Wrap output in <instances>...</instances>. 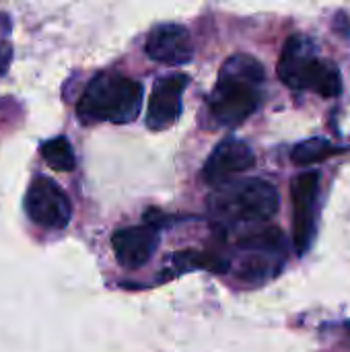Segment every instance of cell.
<instances>
[{
    "mask_svg": "<svg viewBox=\"0 0 350 352\" xmlns=\"http://www.w3.org/2000/svg\"><path fill=\"white\" fill-rule=\"evenodd\" d=\"M264 82L262 64L248 54L231 56L219 72L208 107L217 124L233 128L245 122L260 105V85Z\"/></svg>",
    "mask_w": 350,
    "mask_h": 352,
    "instance_id": "cell-1",
    "label": "cell"
},
{
    "mask_svg": "<svg viewBox=\"0 0 350 352\" xmlns=\"http://www.w3.org/2000/svg\"><path fill=\"white\" fill-rule=\"evenodd\" d=\"M142 95L144 89L138 80L116 72H101L80 95L76 103V116L85 124H130L140 111Z\"/></svg>",
    "mask_w": 350,
    "mask_h": 352,
    "instance_id": "cell-2",
    "label": "cell"
},
{
    "mask_svg": "<svg viewBox=\"0 0 350 352\" xmlns=\"http://www.w3.org/2000/svg\"><path fill=\"white\" fill-rule=\"evenodd\" d=\"M210 212L227 223H264L278 210V192L264 179H241L223 184L210 200Z\"/></svg>",
    "mask_w": 350,
    "mask_h": 352,
    "instance_id": "cell-3",
    "label": "cell"
},
{
    "mask_svg": "<svg viewBox=\"0 0 350 352\" xmlns=\"http://www.w3.org/2000/svg\"><path fill=\"white\" fill-rule=\"evenodd\" d=\"M278 76L291 89H311L322 97L332 99L342 93L340 70L334 64L316 58L314 45L301 35H291L287 39L278 60Z\"/></svg>",
    "mask_w": 350,
    "mask_h": 352,
    "instance_id": "cell-4",
    "label": "cell"
},
{
    "mask_svg": "<svg viewBox=\"0 0 350 352\" xmlns=\"http://www.w3.org/2000/svg\"><path fill=\"white\" fill-rule=\"evenodd\" d=\"M29 219L43 229H64L70 223L72 206L66 192L50 177H35L25 196Z\"/></svg>",
    "mask_w": 350,
    "mask_h": 352,
    "instance_id": "cell-5",
    "label": "cell"
},
{
    "mask_svg": "<svg viewBox=\"0 0 350 352\" xmlns=\"http://www.w3.org/2000/svg\"><path fill=\"white\" fill-rule=\"evenodd\" d=\"M320 190V175L316 171L301 173L293 179V241L299 254H305L314 239V214Z\"/></svg>",
    "mask_w": 350,
    "mask_h": 352,
    "instance_id": "cell-6",
    "label": "cell"
},
{
    "mask_svg": "<svg viewBox=\"0 0 350 352\" xmlns=\"http://www.w3.org/2000/svg\"><path fill=\"white\" fill-rule=\"evenodd\" d=\"M254 165H256V155L252 146L235 136H229L223 142H219L210 153V157L206 159L202 169V179L208 186H223L233 175L243 173Z\"/></svg>",
    "mask_w": 350,
    "mask_h": 352,
    "instance_id": "cell-7",
    "label": "cell"
},
{
    "mask_svg": "<svg viewBox=\"0 0 350 352\" xmlns=\"http://www.w3.org/2000/svg\"><path fill=\"white\" fill-rule=\"evenodd\" d=\"M190 82V76L184 72H175L163 76L155 82L149 109H146V126L155 132L171 128L182 116V95Z\"/></svg>",
    "mask_w": 350,
    "mask_h": 352,
    "instance_id": "cell-8",
    "label": "cell"
},
{
    "mask_svg": "<svg viewBox=\"0 0 350 352\" xmlns=\"http://www.w3.org/2000/svg\"><path fill=\"white\" fill-rule=\"evenodd\" d=\"M144 50L151 60L167 66H184L194 58V43L190 31L173 23L155 27L146 39Z\"/></svg>",
    "mask_w": 350,
    "mask_h": 352,
    "instance_id": "cell-9",
    "label": "cell"
},
{
    "mask_svg": "<svg viewBox=\"0 0 350 352\" xmlns=\"http://www.w3.org/2000/svg\"><path fill=\"white\" fill-rule=\"evenodd\" d=\"M159 245V233L153 225H140V227H126L113 233L111 248L116 252L118 262L124 268H140L144 266L155 250Z\"/></svg>",
    "mask_w": 350,
    "mask_h": 352,
    "instance_id": "cell-10",
    "label": "cell"
},
{
    "mask_svg": "<svg viewBox=\"0 0 350 352\" xmlns=\"http://www.w3.org/2000/svg\"><path fill=\"white\" fill-rule=\"evenodd\" d=\"M344 151H347L344 146H336L324 138H309V140L299 142L293 148L291 159L295 165H314V163H322V161L330 159L332 155H338Z\"/></svg>",
    "mask_w": 350,
    "mask_h": 352,
    "instance_id": "cell-11",
    "label": "cell"
},
{
    "mask_svg": "<svg viewBox=\"0 0 350 352\" xmlns=\"http://www.w3.org/2000/svg\"><path fill=\"white\" fill-rule=\"evenodd\" d=\"M39 153H41L43 161L52 169H56V171H72L76 167L74 151H72L70 142L64 136H58V138H52V140L41 142Z\"/></svg>",
    "mask_w": 350,
    "mask_h": 352,
    "instance_id": "cell-12",
    "label": "cell"
},
{
    "mask_svg": "<svg viewBox=\"0 0 350 352\" xmlns=\"http://www.w3.org/2000/svg\"><path fill=\"white\" fill-rule=\"evenodd\" d=\"M175 262L179 264L182 270L186 268H206V270H212V272H225L229 268V262L217 258V256H210V254H202V252H182V254H175Z\"/></svg>",
    "mask_w": 350,
    "mask_h": 352,
    "instance_id": "cell-13",
    "label": "cell"
},
{
    "mask_svg": "<svg viewBox=\"0 0 350 352\" xmlns=\"http://www.w3.org/2000/svg\"><path fill=\"white\" fill-rule=\"evenodd\" d=\"M10 58H12V50H10V45H8V43H0V74L6 70V66H8Z\"/></svg>",
    "mask_w": 350,
    "mask_h": 352,
    "instance_id": "cell-14",
    "label": "cell"
}]
</instances>
